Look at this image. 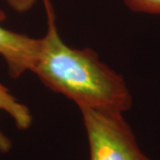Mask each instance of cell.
<instances>
[{
    "mask_svg": "<svg viewBox=\"0 0 160 160\" xmlns=\"http://www.w3.org/2000/svg\"><path fill=\"white\" fill-rule=\"evenodd\" d=\"M5 20L6 13L0 10V55L6 61L9 77L18 78L27 71H33L42 41L4 28Z\"/></svg>",
    "mask_w": 160,
    "mask_h": 160,
    "instance_id": "3957f363",
    "label": "cell"
},
{
    "mask_svg": "<svg viewBox=\"0 0 160 160\" xmlns=\"http://www.w3.org/2000/svg\"><path fill=\"white\" fill-rule=\"evenodd\" d=\"M43 2L47 31L41 38L39 56L32 72L46 87L73 101L79 109L127 111L132 98L123 77L102 62L91 48L66 45L58 32L50 0Z\"/></svg>",
    "mask_w": 160,
    "mask_h": 160,
    "instance_id": "6da1fadb",
    "label": "cell"
},
{
    "mask_svg": "<svg viewBox=\"0 0 160 160\" xmlns=\"http://www.w3.org/2000/svg\"><path fill=\"white\" fill-rule=\"evenodd\" d=\"M124 2L132 12L160 15V0H124Z\"/></svg>",
    "mask_w": 160,
    "mask_h": 160,
    "instance_id": "5b68a950",
    "label": "cell"
},
{
    "mask_svg": "<svg viewBox=\"0 0 160 160\" xmlns=\"http://www.w3.org/2000/svg\"><path fill=\"white\" fill-rule=\"evenodd\" d=\"M8 6H11L14 11L24 12L29 11L34 6L36 0H6Z\"/></svg>",
    "mask_w": 160,
    "mask_h": 160,
    "instance_id": "8992f818",
    "label": "cell"
},
{
    "mask_svg": "<svg viewBox=\"0 0 160 160\" xmlns=\"http://www.w3.org/2000/svg\"><path fill=\"white\" fill-rule=\"evenodd\" d=\"M0 110L6 111L13 119L20 130H26L32 124V115L29 109L21 103L9 92L8 88L0 84ZM12 147V141L0 130V153L6 154Z\"/></svg>",
    "mask_w": 160,
    "mask_h": 160,
    "instance_id": "277c9868",
    "label": "cell"
},
{
    "mask_svg": "<svg viewBox=\"0 0 160 160\" xmlns=\"http://www.w3.org/2000/svg\"><path fill=\"white\" fill-rule=\"evenodd\" d=\"M86 129L89 160H151L143 153L123 112L80 109Z\"/></svg>",
    "mask_w": 160,
    "mask_h": 160,
    "instance_id": "7a4b0ae2",
    "label": "cell"
}]
</instances>
